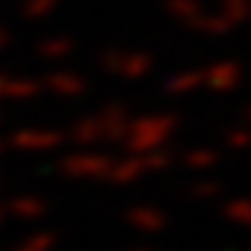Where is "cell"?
<instances>
[{
  "instance_id": "cell-15",
  "label": "cell",
  "mask_w": 251,
  "mask_h": 251,
  "mask_svg": "<svg viewBox=\"0 0 251 251\" xmlns=\"http://www.w3.org/2000/svg\"><path fill=\"white\" fill-rule=\"evenodd\" d=\"M248 141H251V132H245V129H239V132H232V135H229V145L232 148H245Z\"/></svg>"
},
{
  "instance_id": "cell-10",
  "label": "cell",
  "mask_w": 251,
  "mask_h": 251,
  "mask_svg": "<svg viewBox=\"0 0 251 251\" xmlns=\"http://www.w3.org/2000/svg\"><path fill=\"white\" fill-rule=\"evenodd\" d=\"M167 13L170 16H176V19H182L188 28L198 22V16L204 13V6H201V0H167Z\"/></svg>"
},
{
  "instance_id": "cell-14",
  "label": "cell",
  "mask_w": 251,
  "mask_h": 251,
  "mask_svg": "<svg viewBox=\"0 0 251 251\" xmlns=\"http://www.w3.org/2000/svg\"><path fill=\"white\" fill-rule=\"evenodd\" d=\"M214 160H217V157L210 154V151H195L192 157H188V163H192V167H210Z\"/></svg>"
},
{
  "instance_id": "cell-1",
  "label": "cell",
  "mask_w": 251,
  "mask_h": 251,
  "mask_svg": "<svg viewBox=\"0 0 251 251\" xmlns=\"http://www.w3.org/2000/svg\"><path fill=\"white\" fill-rule=\"evenodd\" d=\"M123 132H126V113L120 107H110L104 113L78 123L73 129V135L78 141H91V138H116V135H123Z\"/></svg>"
},
{
  "instance_id": "cell-16",
  "label": "cell",
  "mask_w": 251,
  "mask_h": 251,
  "mask_svg": "<svg viewBox=\"0 0 251 251\" xmlns=\"http://www.w3.org/2000/svg\"><path fill=\"white\" fill-rule=\"evenodd\" d=\"M6 44H10V31H6L3 25H0V50H3Z\"/></svg>"
},
{
  "instance_id": "cell-6",
  "label": "cell",
  "mask_w": 251,
  "mask_h": 251,
  "mask_svg": "<svg viewBox=\"0 0 251 251\" xmlns=\"http://www.w3.org/2000/svg\"><path fill=\"white\" fill-rule=\"evenodd\" d=\"M214 16L226 25V31H232L235 25L251 19V0H220V10Z\"/></svg>"
},
{
  "instance_id": "cell-4",
  "label": "cell",
  "mask_w": 251,
  "mask_h": 251,
  "mask_svg": "<svg viewBox=\"0 0 251 251\" xmlns=\"http://www.w3.org/2000/svg\"><path fill=\"white\" fill-rule=\"evenodd\" d=\"M242 66L235 60H220V63H210L207 69L201 73V82L207 85L210 91H220V94H226V91H235L242 85Z\"/></svg>"
},
{
  "instance_id": "cell-17",
  "label": "cell",
  "mask_w": 251,
  "mask_h": 251,
  "mask_svg": "<svg viewBox=\"0 0 251 251\" xmlns=\"http://www.w3.org/2000/svg\"><path fill=\"white\" fill-rule=\"evenodd\" d=\"M0 98H3V75H0Z\"/></svg>"
},
{
  "instance_id": "cell-18",
  "label": "cell",
  "mask_w": 251,
  "mask_h": 251,
  "mask_svg": "<svg viewBox=\"0 0 251 251\" xmlns=\"http://www.w3.org/2000/svg\"><path fill=\"white\" fill-rule=\"evenodd\" d=\"M245 116H248V123H251V107H248V113H245Z\"/></svg>"
},
{
  "instance_id": "cell-9",
  "label": "cell",
  "mask_w": 251,
  "mask_h": 251,
  "mask_svg": "<svg viewBox=\"0 0 251 251\" xmlns=\"http://www.w3.org/2000/svg\"><path fill=\"white\" fill-rule=\"evenodd\" d=\"M13 145L16 148H53V145H60V135H57V132L28 129V132H16V135H13Z\"/></svg>"
},
{
  "instance_id": "cell-8",
  "label": "cell",
  "mask_w": 251,
  "mask_h": 251,
  "mask_svg": "<svg viewBox=\"0 0 251 251\" xmlns=\"http://www.w3.org/2000/svg\"><path fill=\"white\" fill-rule=\"evenodd\" d=\"M73 50H75V41L69 35H53V38H44V41L38 44V53H41L44 60H63Z\"/></svg>"
},
{
  "instance_id": "cell-13",
  "label": "cell",
  "mask_w": 251,
  "mask_h": 251,
  "mask_svg": "<svg viewBox=\"0 0 251 251\" xmlns=\"http://www.w3.org/2000/svg\"><path fill=\"white\" fill-rule=\"evenodd\" d=\"M63 170L66 173H82V170H107L104 157H69L63 160Z\"/></svg>"
},
{
  "instance_id": "cell-5",
  "label": "cell",
  "mask_w": 251,
  "mask_h": 251,
  "mask_svg": "<svg viewBox=\"0 0 251 251\" xmlns=\"http://www.w3.org/2000/svg\"><path fill=\"white\" fill-rule=\"evenodd\" d=\"M41 88L60 94V98H78V94H85L88 85H85V78L78 73H50L41 82Z\"/></svg>"
},
{
  "instance_id": "cell-11",
  "label": "cell",
  "mask_w": 251,
  "mask_h": 251,
  "mask_svg": "<svg viewBox=\"0 0 251 251\" xmlns=\"http://www.w3.org/2000/svg\"><path fill=\"white\" fill-rule=\"evenodd\" d=\"M201 73L198 69H188V73H176V75H170L167 78V91L170 94H188V91H195V88H201Z\"/></svg>"
},
{
  "instance_id": "cell-3",
  "label": "cell",
  "mask_w": 251,
  "mask_h": 251,
  "mask_svg": "<svg viewBox=\"0 0 251 251\" xmlns=\"http://www.w3.org/2000/svg\"><path fill=\"white\" fill-rule=\"evenodd\" d=\"M100 66L107 69L110 75H120V78H141L148 73V69L154 66V57H148V53L141 50H107L104 57H100Z\"/></svg>"
},
{
  "instance_id": "cell-12",
  "label": "cell",
  "mask_w": 251,
  "mask_h": 251,
  "mask_svg": "<svg viewBox=\"0 0 251 251\" xmlns=\"http://www.w3.org/2000/svg\"><path fill=\"white\" fill-rule=\"evenodd\" d=\"M57 6H60V0H25V3H22V16L31 19V22H41L57 10Z\"/></svg>"
},
{
  "instance_id": "cell-7",
  "label": "cell",
  "mask_w": 251,
  "mask_h": 251,
  "mask_svg": "<svg viewBox=\"0 0 251 251\" xmlns=\"http://www.w3.org/2000/svg\"><path fill=\"white\" fill-rule=\"evenodd\" d=\"M41 94V82L35 78H3V98L10 100H35Z\"/></svg>"
},
{
  "instance_id": "cell-2",
  "label": "cell",
  "mask_w": 251,
  "mask_h": 251,
  "mask_svg": "<svg viewBox=\"0 0 251 251\" xmlns=\"http://www.w3.org/2000/svg\"><path fill=\"white\" fill-rule=\"evenodd\" d=\"M176 129V120L167 113L160 116H148V120H138L135 126H132V135H129V145L132 148H141V151H157V148L163 145V138L170 135V132Z\"/></svg>"
}]
</instances>
